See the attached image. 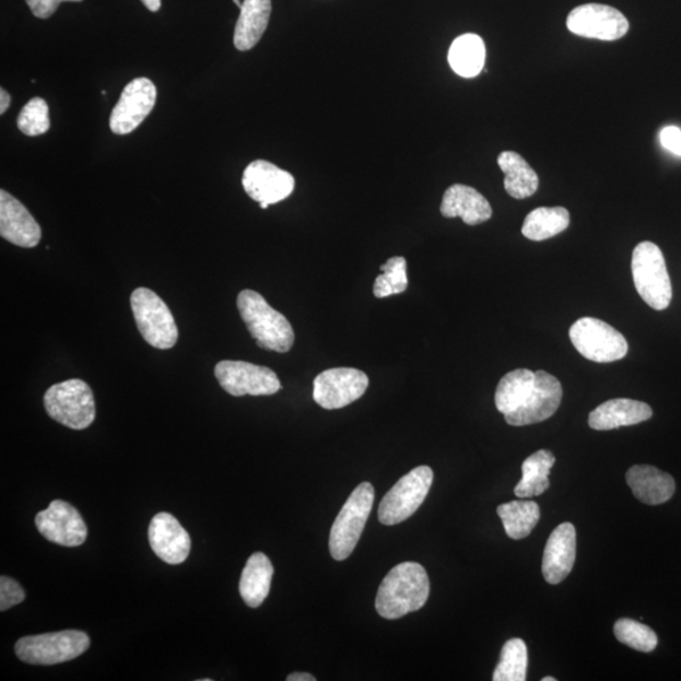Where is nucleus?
I'll list each match as a JSON object with an SVG mask.
<instances>
[{"label": "nucleus", "mask_w": 681, "mask_h": 681, "mask_svg": "<svg viewBox=\"0 0 681 681\" xmlns=\"http://www.w3.org/2000/svg\"><path fill=\"white\" fill-rule=\"evenodd\" d=\"M562 398V384L555 376L518 368L500 380L495 404L507 424L523 426L549 420L560 408Z\"/></svg>", "instance_id": "1"}, {"label": "nucleus", "mask_w": 681, "mask_h": 681, "mask_svg": "<svg viewBox=\"0 0 681 681\" xmlns=\"http://www.w3.org/2000/svg\"><path fill=\"white\" fill-rule=\"evenodd\" d=\"M431 584L423 565L400 563L384 578L377 590L375 607L383 619L398 620L420 611L428 601Z\"/></svg>", "instance_id": "2"}, {"label": "nucleus", "mask_w": 681, "mask_h": 681, "mask_svg": "<svg viewBox=\"0 0 681 681\" xmlns=\"http://www.w3.org/2000/svg\"><path fill=\"white\" fill-rule=\"evenodd\" d=\"M237 309L251 338L260 349L285 354L294 344V331L281 312L269 306L261 294L251 290L237 295Z\"/></svg>", "instance_id": "3"}, {"label": "nucleus", "mask_w": 681, "mask_h": 681, "mask_svg": "<svg viewBox=\"0 0 681 681\" xmlns=\"http://www.w3.org/2000/svg\"><path fill=\"white\" fill-rule=\"evenodd\" d=\"M375 491L372 483L363 482L352 491L336 518L330 532V553L342 562L355 551L368 516L373 510Z\"/></svg>", "instance_id": "4"}, {"label": "nucleus", "mask_w": 681, "mask_h": 681, "mask_svg": "<svg viewBox=\"0 0 681 681\" xmlns=\"http://www.w3.org/2000/svg\"><path fill=\"white\" fill-rule=\"evenodd\" d=\"M44 403L47 414L68 428L86 430L95 421L94 392L80 379L52 385L45 394Z\"/></svg>", "instance_id": "5"}, {"label": "nucleus", "mask_w": 681, "mask_h": 681, "mask_svg": "<svg viewBox=\"0 0 681 681\" xmlns=\"http://www.w3.org/2000/svg\"><path fill=\"white\" fill-rule=\"evenodd\" d=\"M90 638L79 630L60 633L24 636L15 643L19 659L31 666H56L79 658L87 651Z\"/></svg>", "instance_id": "6"}, {"label": "nucleus", "mask_w": 681, "mask_h": 681, "mask_svg": "<svg viewBox=\"0 0 681 681\" xmlns=\"http://www.w3.org/2000/svg\"><path fill=\"white\" fill-rule=\"evenodd\" d=\"M633 275L636 290L647 305L656 310L667 309L672 298L666 259L659 246L639 243L633 253Z\"/></svg>", "instance_id": "7"}, {"label": "nucleus", "mask_w": 681, "mask_h": 681, "mask_svg": "<svg viewBox=\"0 0 681 681\" xmlns=\"http://www.w3.org/2000/svg\"><path fill=\"white\" fill-rule=\"evenodd\" d=\"M130 307L142 338L151 347L169 350L178 340L174 315L160 295L148 289H137L130 295Z\"/></svg>", "instance_id": "8"}, {"label": "nucleus", "mask_w": 681, "mask_h": 681, "mask_svg": "<svg viewBox=\"0 0 681 681\" xmlns=\"http://www.w3.org/2000/svg\"><path fill=\"white\" fill-rule=\"evenodd\" d=\"M433 478V470L428 466L416 467L401 478L381 500L379 521L392 527L414 515L428 495Z\"/></svg>", "instance_id": "9"}, {"label": "nucleus", "mask_w": 681, "mask_h": 681, "mask_svg": "<svg viewBox=\"0 0 681 681\" xmlns=\"http://www.w3.org/2000/svg\"><path fill=\"white\" fill-rule=\"evenodd\" d=\"M570 338L579 354L595 363H613L629 352L627 341L618 330L592 317L578 319L571 327Z\"/></svg>", "instance_id": "10"}, {"label": "nucleus", "mask_w": 681, "mask_h": 681, "mask_svg": "<svg viewBox=\"0 0 681 681\" xmlns=\"http://www.w3.org/2000/svg\"><path fill=\"white\" fill-rule=\"evenodd\" d=\"M215 376L221 388L233 397L274 396L282 389L273 371L245 361H220L215 367Z\"/></svg>", "instance_id": "11"}, {"label": "nucleus", "mask_w": 681, "mask_h": 681, "mask_svg": "<svg viewBox=\"0 0 681 681\" xmlns=\"http://www.w3.org/2000/svg\"><path fill=\"white\" fill-rule=\"evenodd\" d=\"M157 87L150 79L138 78L122 90L119 102L114 106L109 127L114 134L127 136L134 131L154 109Z\"/></svg>", "instance_id": "12"}, {"label": "nucleus", "mask_w": 681, "mask_h": 681, "mask_svg": "<svg viewBox=\"0 0 681 681\" xmlns=\"http://www.w3.org/2000/svg\"><path fill=\"white\" fill-rule=\"evenodd\" d=\"M367 387V375L357 368H330L316 377L314 399L324 409H341L363 397Z\"/></svg>", "instance_id": "13"}, {"label": "nucleus", "mask_w": 681, "mask_h": 681, "mask_svg": "<svg viewBox=\"0 0 681 681\" xmlns=\"http://www.w3.org/2000/svg\"><path fill=\"white\" fill-rule=\"evenodd\" d=\"M567 27L579 37L617 40L626 35L630 24L617 8L590 3L574 8Z\"/></svg>", "instance_id": "14"}, {"label": "nucleus", "mask_w": 681, "mask_h": 681, "mask_svg": "<svg viewBox=\"0 0 681 681\" xmlns=\"http://www.w3.org/2000/svg\"><path fill=\"white\" fill-rule=\"evenodd\" d=\"M36 527L51 543L61 547H80L85 543L87 528L75 507L62 500H55L46 510L36 515Z\"/></svg>", "instance_id": "15"}, {"label": "nucleus", "mask_w": 681, "mask_h": 681, "mask_svg": "<svg viewBox=\"0 0 681 681\" xmlns=\"http://www.w3.org/2000/svg\"><path fill=\"white\" fill-rule=\"evenodd\" d=\"M295 180L290 172L283 171L268 161H254L245 168L243 187L254 201L274 204L290 197Z\"/></svg>", "instance_id": "16"}, {"label": "nucleus", "mask_w": 681, "mask_h": 681, "mask_svg": "<svg viewBox=\"0 0 681 681\" xmlns=\"http://www.w3.org/2000/svg\"><path fill=\"white\" fill-rule=\"evenodd\" d=\"M148 539L152 551L171 565L184 563L191 552V538L183 525L168 513H160L151 521Z\"/></svg>", "instance_id": "17"}, {"label": "nucleus", "mask_w": 681, "mask_h": 681, "mask_svg": "<svg viewBox=\"0 0 681 681\" xmlns=\"http://www.w3.org/2000/svg\"><path fill=\"white\" fill-rule=\"evenodd\" d=\"M0 235L21 248H36L43 237L35 218L11 193L0 191Z\"/></svg>", "instance_id": "18"}, {"label": "nucleus", "mask_w": 681, "mask_h": 681, "mask_svg": "<svg viewBox=\"0 0 681 681\" xmlns=\"http://www.w3.org/2000/svg\"><path fill=\"white\" fill-rule=\"evenodd\" d=\"M577 532L574 525L563 523L547 541L543 555V576L549 585H560L567 578L576 562Z\"/></svg>", "instance_id": "19"}, {"label": "nucleus", "mask_w": 681, "mask_h": 681, "mask_svg": "<svg viewBox=\"0 0 681 681\" xmlns=\"http://www.w3.org/2000/svg\"><path fill=\"white\" fill-rule=\"evenodd\" d=\"M441 212L447 219L461 218L465 224L471 226L486 223L492 216V208L486 197L466 185L448 188L443 196Z\"/></svg>", "instance_id": "20"}, {"label": "nucleus", "mask_w": 681, "mask_h": 681, "mask_svg": "<svg viewBox=\"0 0 681 681\" xmlns=\"http://www.w3.org/2000/svg\"><path fill=\"white\" fill-rule=\"evenodd\" d=\"M651 416L653 409L643 401L612 399L589 414L588 424L595 431H611L649 421Z\"/></svg>", "instance_id": "21"}, {"label": "nucleus", "mask_w": 681, "mask_h": 681, "mask_svg": "<svg viewBox=\"0 0 681 681\" xmlns=\"http://www.w3.org/2000/svg\"><path fill=\"white\" fill-rule=\"evenodd\" d=\"M626 481L635 497L646 505L667 503L676 492L674 479L653 466L631 467Z\"/></svg>", "instance_id": "22"}, {"label": "nucleus", "mask_w": 681, "mask_h": 681, "mask_svg": "<svg viewBox=\"0 0 681 681\" xmlns=\"http://www.w3.org/2000/svg\"><path fill=\"white\" fill-rule=\"evenodd\" d=\"M272 0H245L236 22L234 45L239 51L256 47L268 28Z\"/></svg>", "instance_id": "23"}, {"label": "nucleus", "mask_w": 681, "mask_h": 681, "mask_svg": "<svg viewBox=\"0 0 681 681\" xmlns=\"http://www.w3.org/2000/svg\"><path fill=\"white\" fill-rule=\"evenodd\" d=\"M274 568L269 557L262 553H254L242 573L239 590L246 604L258 609L270 592Z\"/></svg>", "instance_id": "24"}, {"label": "nucleus", "mask_w": 681, "mask_h": 681, "mask_svg": "<svg viewBox=\"0 0 681 681\" xmlns=\"http://www.w3.org/2000/svg\"><path fill=\"white\" fill-rule=\"evenodd\" d=\"M498 167L505 174V190L516 200L528 199L539 187L537 172L530 167L520 154L503 152L497 158Z\"/></svg>", "instance_id": "25"}, {"label": "nucleus", "mask_w": 681, "mask_h": 681, "mask_svg": "<svg viewBox=\"0 0 681 681\" xmlns=\"http://www.w3.org/2000/svg\"><path fill=\"white\" fill-rule=\"evenodd\" d=\"M486 61V47L483 39L466 33L454 40L449 48L448 62L457 75L471 79L479 75Z\"/></svg>", "instance_id": "26"}, {"label": "nucleus", "mask_w": 681, "mask_h": 681, "mask_svg": "<svg viewBox=\"0 0 681 681\" xmlns=\"http://www.w3.org/2000/svg\"><path fill=\"white\" fill-rule=\"evenodd\" d=\"M555 463L551 450L540 449L523 462V478L515 488V495L520 498L540 496L551 486L549 473Z\"/></svg>", "instance_id": "27"}, {"label": "nucleus", "mask_w": 681, "mask_h": 681, "mask_svg": "<svg viewBox=\"0 0 681 681\" xmlns=\"http://www.w3.org/2000/svg\"><path fill=\"white\" fill-rule=\"evenodd\" d=\"M571 215L564 208H539L532 210L524 221L521 233L532 242L551 239L567 230Z\"/></svg>", "instance_id": "28"}, {"label": "nucleus", "mask_w": 681, "mask_h": 681, "mask_svg": "<svg viewBox=\"0 0 681 681\" xmlns=\"http://www.w3.org/2000/svg\"><path fill=\"white\" fill-rule=\"evenodd\" d=\"M508 538L520 540L535 530L540 519V507L535 502H512L497 507Z\"/></svg>", "instance_id": "29"}, {"label": "nucleus", "mask_w": 681, "mask_h": 681, "mask_svg": "<svg viewBox=\"0 0 681 681\" xmlns=\"http://www.w3.org/2000/svg\"><path fill=\"white\" fill-rule=\"evenodd\" d=\"M528 670V647L521 638H512L504 645L502 658L494 671V681H525Z\"/></svg>", "instance_id": "30"}, {"label": "nucleus", "mask_w": 681, "mask_h": 681, "mask_svg": "<svg viewBox=\"0 0 681 681\" xmlns=\"http://www.w3.org/2000/svg\"><path fill=\"white\" fill-rule=\"evenodd\" d=\"M383 274L376 278L374 295L387 298L394 294L404 293L408 289L407 260L403 257L390 258L381 266Z\"/></svg>", "instance_id": "31"}, {"label": "nucleus", "mask_w": 681, "mask_h": 681, "mask_svg": "<svg viewBox=\"0 0 681 681\" xmlns=\"http://www.w3.org/2000/svg\"><path fill=\"white\" fill-rule=\"evenodd\" d=\"M613 633L620 643L637 651L651 653L658 646V635L649 626L635 620H619L614 623Z\"/></svg>", "instance_id": "32"}, {"label": "nucleus", "mask_w": 681, "mask_h": 681, "mask_svg": "<svg viewBox=\"0 0 681 681\" xmlns=\"http://www.w3.org/2000/svg\"><path fill=\"white\" fill-rule=\"evenodd\" d=\"M16 127L27 137H38L47 133L51 121L48 117V105L40 97H33L23 106L16 119Z\"/></svg>", "instance_id": "33"}, {"label": "nucleus", "mask_w": 681, "mask_h": 681, "mask_svg": "<svg viewBox=\"0 0 681 681\" xmlns=\"http://www.w3.org/2000/svg\"><path fill=\"white\" fill-rule=\"evenodd\" d=\"M24 598L26 594L19 582L7 576L0 578V611L10 610L11 607L22 603Z\"/></svg>", "instance_id": "34"}, {"label": "nucleus", "mask_w": 681, "mask_h": 681, "mask_svg": "<svg viewBox=\"0 0 681 681\" xmlns=\"http://www.w3.org/2000/svg\"><path fill=\"white\" fill-rule=\"evenodd\" d=\"M33 15L40 20H47L63 2H82V0H26Z\"/></svg>", "instance_id": "35"}, {"label": "nucleus", "mask_w": 681, "mask_h": 681, "mask_svg": "<svg viewBox=\"0 0 681 681\" xmlns=\"http://www.w3.org/2000/svg\"><path fill=\"white\" fill-rule=\"evenodd\" d=\"M660 141L668 151L681 155V130L678 127L664 128L660 133Z\"/></svg>", "instance_id": "36"}, {"label": "nucleus", "mask_w": 681, "mask_h": 681, "mask_svg": "<svg viewBox=\"0 0 681 681\" xmlns=\"http://www.w3.org/2000/svg\"><path fill=\"white\" fill-rule=\"evenodd\" d=\"M11 105V95L4 89H0V114H4Z\"/></svg>", "instance_id": "37"}, {"label": "nucleus", "mask_w": 681, "mask_h": 681, "mask_svg": "<svg viewBox=\"0 0 681 681\" xmlns=\"http://www.w3.org/2000/svg\"><path fill=\"white\" fill-rule=\"evenodd\" d=\"M289 681H316L314 676L308 674V672H293V674L286 677Z\"/></svg>", "instance_id": "38"}, {"label": "nucleus", "mask_w": 681, "mask_h": 681, "mask_svg": "<svg viewBox=\"0 0 681 681\" xmlns=\"http://www.w3.org/2000/svg\"><path fill=\"white\" fill-rule=\"evenodd\" d=\"M141 2L145 5L146 10L151 12H158L161 10V0H141Z\"/></svg>", "instance_id": "39"}, {"label": "nucleus", "mask_w": 681, "mask_h": 681, "mask_svg": "<svg viewBox=\"0 0 681 681\" xmlns=\"http://www.w3.org/2000/svg\"><path fill=\"white\" fill-rule=\"evenodd\" d=\"M234 3L239 7V10H242L243 3L240 2V0H234Z\"/></svg>", "instance_id": "40"}, {"label": "nucleus", "mask_w": 681, "mask_h": 681, "mask_svg": "<svg viewBox=\"0 0 681 681\" xmlns=\"http://www.w3.org/2000/svg\"><path fill=\"white\" fill-rule=\"evenodd\" d=\"M543 681H556V679L553 677H547L543 679Z\"/></svg>", "instance_id": "41"}]
</instances>
